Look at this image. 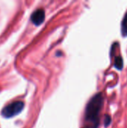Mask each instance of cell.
I'll use <instances>...</instances> for the list:
<instances>
[{"label": "cell", "instance_id": "1", "mask_svg": "<svg viewBox=\"0 0 127 128\" xmlns=\"http://www.w3.org/2000/svg\"><path fill=\"white\" fill-rule=\"evenodd\" d=\"M103 106V95L101 92L95 94L88 102L85 109V121L90 124L85 128H98L100 113Z\"/></svg>", "mask_w": 127, "mask_h": 128}, {"label": "cell", "instance_id": "2", "mask_svg": "<svg viewBox=\"0 0 127 128\" xmlns=\"http://www.w3.org/2000/svg\"><path fill=\"white\" fill-rule=\"evenodd\" d=\"M24 107V103L22 101H15L6 106L1 111V115L5 118H11L22 112Z\"/></svg>", "mask_w": 127, "mask_h": 128}, {"label": "cell", "instance_id": "3", "mask_svg": "<svg viewBox=\"0 0 127 128\" xmlns=\"http://www.w3.org/2000/svg\"><path fill=\"white\" fill-rule=\"evenodd\" d=\"M44 18H45V11L43 9L41 8L34 11L31 16V20L32 22L36 26L40 25L44 21Z\"/></svg>", "mask_w": 127, "mask_h": 128}, {"label": "cell", "instance_id": "4", "mask_svg": "<svg viewBox=\"0 0 127 128\" xmlns=\"http://www.w3.org/2000/svg\"><path fill=\"white\" fill-rule=\"evenodd\" d=\"M114 66L116 69L121 70L124 68V60L121 56H118L115 57V62H114Z\"/></svg>", "mask_w": 127, "mask_h": 128}, {"label": "cell", "instance_id": "5", "mask_svg": "<svg viewBox=\"0 0 127 128\" xmlns=\"http://www.w3.org/2000/svg\"><path fill=\"white\" fill-rule=\"evenodd\" d=\"M121 34L123 37L127 36V13L124 15L121 22Z\"/></svg>", "mask_w": 127, "mask_h": 128}, {"label": "cell", "instance_id": "6", "mask_svg": "<svg viewBox=\"0 0 127 128\" xmlns=\"http://www.w3.org/2000/svg\"><path fill=\"white\" fill-rule=\"evenodd\" d=\"M112 122V118L110 117V116L109 115H106V117H105V122H104V124H105V127H108Z\"/></svg>", "mask_w": 127, "mask_h": 128}]
</instances>
